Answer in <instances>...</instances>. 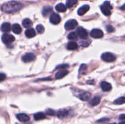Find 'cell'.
Segmentation results:
<instances>
[{
	"label": "cell",
	"mask_w": 125,
	"mask_h": 124,
	"mask_svg": "<svg viewBox=\"0 0 125 124\" xmlns=\"http://www.w3.org/2000/svg\"><path fill=\"white\" fill-rule=\"evenodd\" d=\"M106 30L108 32H112L114 31V28L111 25H108L106 26Z\"/></svg>",
	"instance_id": "32"
},
{
	"label": "cell",
	"mask_w": 125,
	"mask_h": 124,
	"mask_svg": "<svg viewBox=\"0 0 125 124\" xmlns=\"http://www.w3.org/2000/svg\"><path fill=\"white\" fill-rule=\"evenodd\" d=\"M46 113L49 115H54L55 114V111L51 109H48L46 110Z\"/></svg>",
	"instance_id": "31"
},
{
	"label": "cell",
	"mask_w": 125,
	"mask_h": 124,
	"mask_svg": "<svg viewBox=\"0 0 125 124\" xmlns=\"http://www.w3.org/2000/svg\"><path fill=\"white\" fill-rule=\"evenodd\" d=\"M11 26L10 23H4L1 25V30L4 32H8L10 30Z\"/></svg>",
	"instance_id": "16"
},
{
	"label": "cell",
	"mask_w": 125,
	"mask_h": 124,
	"mask_svg": "<svg viewBox=\"0 0 125 124\" xmlns=\"http://www.w3.org/2000/svg\"><path fill=\"white\" fill-rule=\"evenodd\" d=\"M34 117L35 120H40L45 119L46 117V115L43 113H38L34 114Z\"/></svg>",
	"instance_id": "22"
},
{
	"label": "cell",
	"mask_w": 125,
	"mask_h": 124,
	"mask_svg": "<svg viewBox=\"0 0 125 124\" xmlns=\"http://www.w3.org/2000/svg\"><path fill=\"white\" fill-rule=\"evenodd\" d=\"M23 7V5L21 2L12 1L6 2L4 4H2L1 6V9L3 12L10 13L20 10Z\"/></svg>",
	"instance_id": "1"
},
{
	"label": "cell",
	"mask_w": 125,
	"mask_h": 124,
	"mask_svg": "<svg viewBox=\"0 0 125 124\" xmlns=\"http://www.w3.org/2000/svg\"><path fill=\"white\" fill-rule=\"evenodd\" d=\"M90 35L94 38H100L103 36V32L98 29H94L90 32Z\"/></svg>",
	"instance_id": "7"
},
{
	"label": "cell",
	"mask_w": 125,
	"mask_h": 124,
	"mask_svg": "<svg viewBox=\"0 0 125 124\" xmlns=\"http://www.w3.org/2000/svg\"><path fill=\"white\" fill-rule=\"evenodd\" d=\"M120 9L121 10H125V4L124 5H123V6H122V7H120Z\"/></svg>",
	"instance_id": "36"
},
{
	"label": "cell",
	"mask_w": 125,
	"mask_h": 124,
	"mask_svg": "<svg viewBox=\"0 0 125 124\" xmlns=\"http://www.w3.org/2000/svg\"><path fill=\"white\" fill-rule=\"evenodd\" d=\"M115 124V123H112V124Z\"/></svg>",
	"instance_id": "38"
},
{
	"label": "cell",
	"mask_w": 125,
	"mask_h": 124,
	"mask_svg": "<svg viewBox=\"0 0 125 124\" xmlns=\"http://www.w3.org/2000/svg\"><path fill=\"white\" fill-rule=\"evenodd\" d=\"M78 26V22L75 19H70L66 22L65 24V28L66 30H70L74 29Z\"/></svg>",
	"instance_id": "5"
},
{
	"label": "cell",
	"mask_w": 125,
	"mask_h": 124,
	"mask_svg": "<svg viewBox=\"0 0 125 124\" xmlns=\"http://www.w3.org/2000/svg\"><path fill=\"white\" fill-rule=\"evenodd\" d=\"M36 30L38 32V33H39V34H42L44 32V30H45V29H44V27L42 25L39 24V25L37 26Z\"/></svg>",
	"instance_id": "29"
},
{
	"label": "cell",
	"mask_w": 125,
	"mask_h": 124,
	"mask_svg": "<svg viewBox=\"0 0 125 124\" xmlns=\"http://www.w3.org/2000/svg\"><path fill=\"white\" fill-rule=\"evenodd\" d=\"M114 104L116 105H122L123 103H125V97H121L120 98H117V100L114 101Z\"/></svg>",
	"instance_id": "28"
},
{
	"label": "cell",
	"mask_w": 125,
	"mask_h": 124,
	"mask_svg": "<svg viewBox=\"0 0 125 124\" xmlns=\"http://www.w3.org/2000/svg\"><path fill=\"white\" fill-rule=\"evenodd\" d=\"M78 2V0H67L66 2V6L67 8H72Z\"/></svg>",
	"instance_id": "25"
},
{
	"label": "cell",
	"mask_w": 125,
	"mask_h": 124,
	"mask_svg": "<svg viewBox=\"0 0 125 124\" xmlns=\"http://www.w3.org/2000/svg\"><path fill=\"white\" fill-rule=\"evenodd\" d=\"M78 44L74 41H70L68 43L67 46V48L68 50H76L78 49Z\"/></svg>",
	"instance_id": "19"
},
{
	"label": "cell",
	"mask_w": 125,
	"mask_h": 124,
	"mask_svg": "<svg viewBox=\"0 0 125 124\" xmlns=\"http://www.w3.org/2000/svg\"><path fill=\"white\" fill-rule=\"evenodd\" d=\"M118 124H125V121H123V122H122L119 123Z\"/></svg>",
	"instance_id": "37"
},
{
	"label": "cell",
	"mask_w": 125,
	"mask_h": 124,
	"mask_svg": "<svg viewBox=\"0 0 125 124\" xmlns=\"http://www.w3.org/2000/svg\"><path fill=\"white\" fill-rule=\"evenodd\" d=\"M56 10L59 12H65L67 10V7L63 4L59 3L56 5Z\"/></svg>",
	"instance_id": "18"
},
{
	"label": "cell",
	"mask_w": 125,
	"mask_h": 124,
	"mask_svg": "<svg viewBox=\"0 0 125 124\" xmlns=\"http://www.w3.org/2000/svg\"><path fill=\"white\" fill-rule=\"evenodd\" d=\"M101 89L104 92H108L112 89V86L107 81H102L101 83Z\"/></svg>",
	"instance_id": "10"
},
{
	"label": "cell",
	"mask_w": 125,
	"mask_h": 124,
	"mask_svg": "<svg viewBox=\"0 0 125 124\" xmlns=\"http://www.w3.org/2000/svg\"><path fill=\"white\" fill-rule=\"evenodd\" d=\"M91 94L89 92H83L79 95V98L83 101H87L90 98Z\"/></svg>",
	"instance_id": "15"
},
{
	"label": "cell",
	"mask_w": 125,
	"mask_h": 124,
	"mask_svg": "<svg viewBox=\"0 0 125 124\" xmlns=\"http://www.w3.org/2000/svg\"><path fill=\"white\" fill-rule=\"evenodd\" d=\"M77 34L82 39H86L88 37V32L84 28L79 27L77 30Z\"/></svg>",
	"instance_id": "9"
},
{
	"label": "cell",
	"mask_w": 125,
	"mask_h": 124,
	"mask_svg": "<svg viewBox=\"0 0 125 124\" xmlns=\"http://www.w3.org/2000/svg\"><path fill=\"white\" fill-rule=\"evenodd\" d=\"M52 12V9L51 7H45L43 9V15L44 17H46L50 13H51Z\"/></svg>",
	"instance_id": "24"
},
{
	"label": "cell",
	"mask_w": 125,
	"mask_h": 124,
	"mask_svg": "<svg viewBox=\"0 0 125 124\" xmlns=\"http://www.w3.org/2000/svg\"><path fill=\"white\" fill-rule=\"evenodd\" d=\"M6 76L4 74H2V73H0V82L1 81H4V80L6 79Z\"/></svg>",
	"instance_id": "33"
},
{
	"label": "cell",
	"mask_w": 125,
	"mask_h": 124,
	"mask_svg": "<svg viewBox=\"0 0 125 124\" xmlns=\"http://www.w3.org/2000/svg\"><path fill=\"white\" fill-rule=\"evenodd\" d=\"M112 6H111L109 1H105L103 4L101 6V10L104 15L109 16L111 14V9Z\"/></svg>",
	"instance_id": "2"
},
{
	"label": "cell",
	"mask_w": 125,
	"mask_h": 124,
	"mask_svg": "<svg viewBox=\"0 0 125 124\" xmlns=\"http://www.w3.org/2000/svg\"><path fill=\"white\" fill-rule=\"evenodd\" d=\"M101 58L106 62H112L115 60L116 57L113 53L110 52H105L101 55Z\"/></svg>",
	"instance_id": "3"
},
{
	"label": "cell",
	"mask_w": 125,
	"mask_h": 124,
	"mask_svg": "<svg viewBox=\"0 0 125 124\" xmlns=\"http://www.w3.org/2000/svg\"><path fill=\"white\" fill-rule=\"evenodd\" d=\"M89 9H90V7H89V5H84V6L81 7L80 8L78 9V15L80 16L83 15L85 14L87 12L89 11Z\"/></svg>",
	"instance_id": "12"
},
{
	"label": "cell",
	"mask_w": 125,
	"mask_h": 124,
	"mask_svg": "<svg viewBox=\"0 0 125 124\" xmlns=\"http://www.w3.org/2000/svg\"><path fill=\"white\" fill-rule=\"evenodd\" d=\"M12 30L16 34H20L22 31L21 26L18 24H14L12 26Z\"/></svg>",
	"instance_id": "20"
},
{
	"label": "cell",
	"mask_w": 125,
	"mask_h": 124,
	"mask_svg": "<svg viewBox=\"0 0 125 124\" xmlns=\"http://www.w3.org/2000/svg\"><path fill=\"white\" fill-rule=\"evenodd\" d=\"M68 113H69V112L67 109H61V110L59 111L57 115L59 118L62 119V118H64L67 117L68 115Z\"/></svg>",
	"instance_id": "17"
},
{
	"label": "cell",
	"mask_w": 125,
	"mask_h": 124,
	"mask_svg": "<svg viewBox=\"0 0 125 124\" xmlns=\"http://www.w3.org/2000/svg\"><path fill=\"white\" fill-rule=\"evenodd\" d=\"M15 37L13 35L8 34H4L2 36V41L5 44H9L14 41Z\"/></svg>",
	"instance_id": "4"
},
{
	"label": "cell",
	"mask_w": 125,
	"mask_h": 124,
	"mask_svg": "<svg viewBox=\"0 0 125 124\" xmlns=\"http://www.w3.org/2000/svg\"><path fill=\"white\" fill-rule=\"evenodd\" d=\"M87 69V67L85 65V64H82L80 66V68H79V74H82V75H84V74H86Z\"/></svg>",
	"instance_id": "27"
},
{
	"label": "cell",
	"mask_w": 125,
	"mask_h": 124,
	"mask_svg": "<svg viewBox=\"0 0 125 124\" xmlns=\"http://www.w3.org/2000/svg\"><path fill=\"white\" fill-rule=\"evenodd\" d=\"M36 34L33 28H29L25 32V35L26 37L29 38H31L34 37L35 36Z\"/></svg>",
	"instance_id": "13"
},
{
	"label": "cell",
	"mask_w": 125,
	"mask_h": 124,
	"mask_svg": "<svg viewBox=\"0 0 125 124\" xmlns=\"http://www.w3.org/2000/svg\"><path fill=\"white\" fill-rule=\"evenodd\" d=\"M35 58V55L34 53H31V52H28V53H26L22 57V60L24 63H28V62L34 61Z\"/></svg>",
	"instance_id": "6"
},
{
	"label": "cell",
	"mask_w": 125,
	"mask_h": 124,
	"mask_svg": "<svg viewBox=\"0 0 125 124\" xmlns=\"http://www.w3.org/2000/svg\"><path fill=\"white\" fill-rule=\"evenodd\" d=\"M90 43V41H82L81 42L80 44L81 46H83V47H87V46H89Z\"/></svg>",
	"instance_id": "30"
},
{
	"label": "cell",
	"mask_w": 125,
	"mask_h": 124,
	"mask_svg": "<svg viewBox=\"0 0 125 124\" xmlns=\"http://www.w3.org/2000/svg\"><path fill=\"white\" fill-rule=\"evenodd\" d=\"M120 119L121 120H125V114H122L120 115Z\"/></svg>",
	"instance_id": "35"
},
{
	"label": "cell",
	"mask_w": 125,
	"mask_h": 124,
	"mask_svg": "<svg viewBox=\"0 0 125 124\" xmlns=\"http://www.w3.org/2000/svg\"><path fill=\"white\" fill-rule=\"evenodd\" d=\"M100 101H101V98L100 97H95L92 100H91V102H90V105L91 106H96L97 105H98L100 103Z\"/></svg>",
	"instance_id": "23"
},
{
	"label": "cell",
	"mask_w": 125,
	"mask_h": 124,
	"mask_svg": "<svg viewBox=\"0 0 125 124\" xmlns=\"http://www.w3.org/2000/svg\"><path fill=\"white\" fill-rule=\"evenodd\" d=\"M17 118L21 122H26L29 120V117L24 113H20L17 115Z\"/></svg>",
	"instance_id": "11"
},
{
	"label": "cell",
	"mask_w": 125,
	"mask_h": 124,
	"mask_svg": "<svg viewBox=\"0 0 125 124\" xmlns=\"http://www.w3.org/2000/svg\"><path fill=\"white\" fill-rule=\"evenodd\" d=\"M68 73V71L61 70L56 73V75H55V78H56V79H62V78H63V77L65 76L66 75H67Z\"/></svg>",
	"instance_id": "14"
},
{
	"label": "cell",
	"mask_w": 125,
	"mask_h": 124,
	"mask_svg": "<svg viewBox=\"0 0 125 124\" xmlns=\"http://www.w3.org/2000/svg\"><path fill=\"white\" fill-rule=\"evenodd\" d=\"M23 26L25 28H29L32 25V22L29 18H26L23 21Z\"/></svg>",
	"instance_id": "21"
},
{
	"label": "cell",
	"mask_w": 125,
	"mask_h": 124,
	"mask_svg": "<svg viewBox=\"0 0 125 124\" xmlns=\"http://www.w3.org/2000/svg\"><path fill=\"white\" fill-rule=\"evenodd\" d=\"M68 64H61V65H59L56 67V69H63V68H68Z\"/></svg>",
	"instance_id": "34"
},
{
	"label": "cell",
	"mask_w": 125,
	"mask_h": 124,
	"mask_svg": "<svg viewBox=\"0 0 125 124\" xmlns=\"http://www.w3.org/2000/svg\"><path fill=\"white\" fill-rule=\"evenodd\" d=\"M50 22L53 24H57L61 22V17L57 13H53L50 16Z\"/></svg>",
	"instance_id": "8"
},
{
	"label": "cell",
	"mask_w": 125,
	"mask_h": 124,
	"mask_svg": "<svg viewBox=\"0 0 125 124\" xmlns=\"http://www.w3.org/2000/svg\"><path fill=\"white\" fill-rule=\"evenodd\" d=\"M78 35L76 32H70L68 35V38L70 40H76L78 39Z\"/></svg>",
	"instance_id": "26"
}]
</instances>
